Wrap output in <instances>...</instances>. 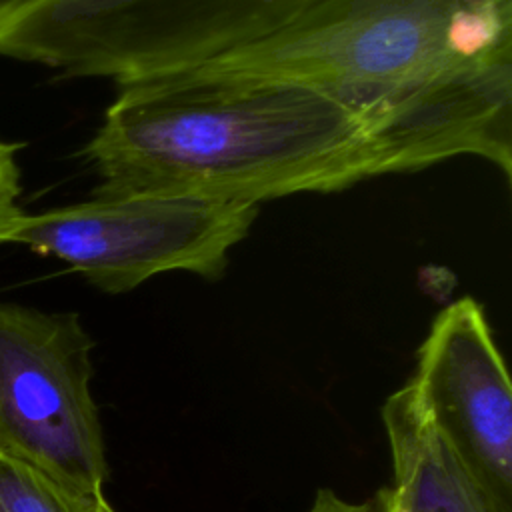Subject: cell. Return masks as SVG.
Returning a JSON list of instances; mask_svg holds the SVG:
<instances>
[{
	"mask_svg": "<svg viewBox=\"0 0 512 512\" xmlns=\"http://www.w3.org/2000/svg\"><path fill=\"white\" fill-rule=\"evenodd\" d=\"M392 484L376 494V512H490L472 478L438 436L410 382L382 406Z\"/></svg>",
	"mask_w": 512,
	"mask_h": 512,
	"instance_id": "7",
	"label": "cell"
},
{
	"mask_svg": "<svg viewBox=\"0 0 512 512\" xmlns=\"http://www.w3.org/2000/svg\"><path fill=\"white\" fill-rule=\"evenodd\" d=\"M410 384L490 512H512V384L480 302L436 314Z\"/></svg>",
	"mask_w": 512,
	"mask_h": 512,
	"instance_id": "6",
	"label": "cell"
},
{
	"mask_svg": "<svg viewBox=\"0 0 512 512\" xmlns=\"http://www.w3.org/2000/svg\"><path fill=\"white\" fill-rule=\"evenodd\" d=\"M308 512H376V510H374V502H362V504L348 502L336 496L332 490L322 488L318 490L314 504Z\"/></svg>",
	"mask_w": 512,
	"mask_h": 512,
	"instance_id": "10",
	"label": "cell"
},
{
	"mask_svg": "<svg viewBox=\"0 0 512 512\" xmlns=\"http://www.w3.org/2000/svg\"><path fill=\"white\" fill-rule=\"evenodd\" d=\"M316 0H0V56L116 86L200 68Z\"/></svg>",
	"mask_w": 512,
	"mask_h": 512,
	"instance_id": "3",
	"label": "cell"
},
{
	"mask_svg": "<svg viewBox=\"0 0 512 512\" xmlns=\"http://www.w3.org/2000/svg\"><path fill=\"white\" fill-rule=\"evenodd\" d=\"M260 206L168 192L94 190L90 198L0 228V244L50 254L108 294L130 292L164 272L224 276Z\"/></svg>",
	"mask_w": 512,
	"mask_h": 512,
	"instance_id": "4",
	"label": "cell"
},
{
	"mask_svg": "<svg viewBox=\"0 0 512 512\" xmlns=\"http://www.w3.org/2000/svg\"><path fill=\"white\" fill-rule=\"evenodd\" d=\"M116 88L80 152L100 190L260 206L398 174L378 128L306 82L200 66Z\"/></svg>",
	"mask_w": 512,
	"mask_h": 512,
	"instance_id": "2",
	"label": "cell"
},
{
	"mask_svg": "<svg viewBox=\"0 0 512 512\" xmlns=\"http://www.w3.org/2000/svg\"><path fill=\"white\" fill-rule=\"evenodd\" d=\"M84 502L36 468L0 454V512H84Z\"/></svg>",
	"mask_w": 512,
	"mask_h": 512,
	"instance_id": "8",
	"label": "cell"
},
{
	"mask_svg": "<svg viewBox=\"0 0 512 512\" xmlns=\"http://www.w3.org/2000/svg\"><path fill=\"white\" fill-rule=\"evenodd\" d=\"M22 142H8L0 138V228L22 214L18 206L20 196V168L18 152Z\"/></svg>",
	"mask_w": 512,
	"mask_h": 512,
	"instance_id": "9",
	"label": "cell"
},
{
	"mask_svg": "<svg viewBox=\"0 0 512 512\" xmlns=\"http://www.w3.org/2000/svg\"><path fill=\"white\" fill-rule=\"evenodd\" d=\"M84 512H116V510L110 506V502L104 498V494H98L84 502Z\"/></svg>",
	"mask_w": 512,
	"mask_h": 512,
	"instance_id": "11",
	"label": "cell"
},
{
	"mask_svg": "<svg viewBox=\"0 0 512 512\" xmlns=\"http://www.w3.org/2000/svg\"><path fill=\"white\" fill-rule=\"evenodd\" d=\"M204 66L328 92L378 128L398 174L474 156L512 178V0H316Z\"/></svg>",
	"mask_w": 512,
	"mask_h": 512,
	"instance_id": "1",
	"label": "cell"
},
{
	"mask_svg": "<svg viewBox=\"0 0 512 512\" xmlns=\"http://www.w3.org/2000/svg\"><path fill=\"white\" fill-rule=\"evenodd\" d=\"M92 348L76 312L0 302V454L78 500L104 494L108 480Z\"/></svg>",
	"mask_w": 512,
	"mask_h": 512,
	"instance_id": "5",
	"label": "cell"
}]
</instances>
